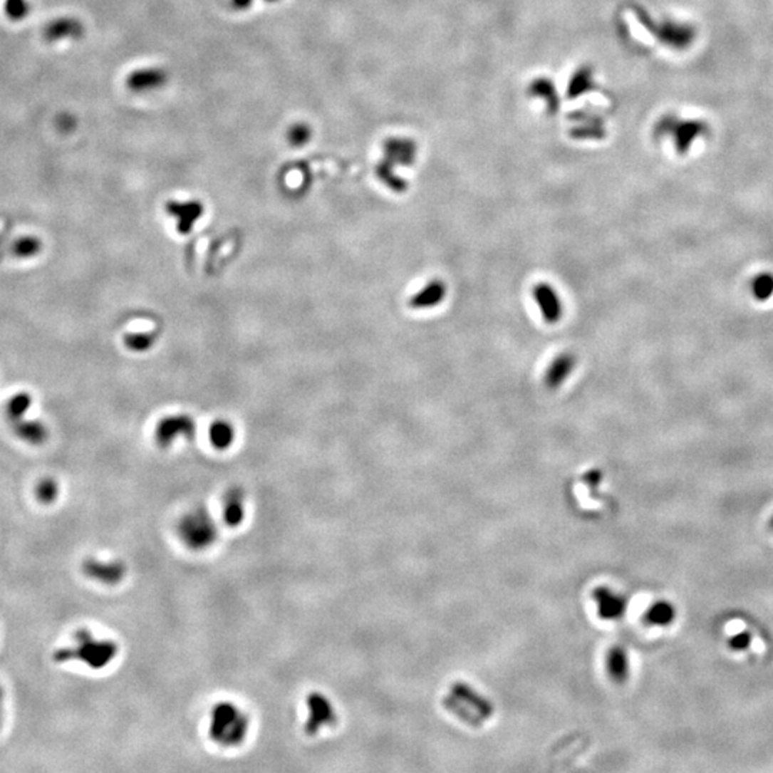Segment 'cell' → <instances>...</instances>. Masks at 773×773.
<instances>
[{
  "mask_svg": "<svg viewBox=\"0 0 773 773\" xmlns=\"http://www.w3.org/2000/svg\"><path fill=\"white\" fill-rule=\"evenodd\" d=\"M265 2H268V4H276V2H279V0H265Z\"/></svg>",
  "mask_w": 773,
  "mask_h": 773,
  "instance_id": "cell-29",
  "label": "cell"
},
{
  "mask_svg": "<svg viewBox=\"0 0 773 773\" xmlns=\"http://www.w3.org/2000/svg\"><path fill=\"white\" fill-rule=\"evenodd\" d=\"M594 600L598 608V614L606 621H617L626 613L628 600L607 587H598L594 591Z\"/></svg>",
  "mask_w": 773,
  "mask_h": 773,
  "instance_id": "cell-12",
  "label": "cell"
},
{
  "mask_svg": "<svg viewBox=\"0 0 773 773\" xmlns=\"http://www.w3.org/2000/svg\"><path fill=\"white\" fill-rule=\"evenodd\" d=\"M35 496L41 504L49 506L53 504L58 500L59 496V484L52 477L42 479L35 489Z\"/></svg>",
  "mask_w": 773,
  "mask_h": 773,
  "instance_id": "cell-22",
  "label": "cell"
},
{
  "mask_svg": "<svg viewBox=\"0 0 773 773\" xmlns=\"http://www.w3.org/2000/svg\"><path fill=\"white\" fill-rule=\"evenodd\" d=\"M82 571L90 580H95L106 586H115L123 580L126 574V566L123 561H119V560L105 561V560H98L95 557H89L83 560Z\"/></svg>",
  "mask_w": 773,
  "mask_h": 773,
  "instance_id": "cell-8",
  "label": "cell"
},
{
  "mask_svg": "<svg viewBox=\"0 0 773 773\" xmlns=\"http://www.w3.org/2000/svg\"><path fill=\"white\" fill-rule=\"evenodd\" d=\"M168 82V73L162 68H140L130 72L126 78V86L136 93L161 89Z\"/></svg>",
  "mask_w": 773,
  "mask_h": 773,
  "instance_id": "cell-11",
  "label": "cell"
},
{
  "mask_svg": "<svg viewBox=\"0 0 773 773\" xmlns=\"http://www.w3.org/2000/svg\"><path fill=\"white\" fill-rule=\"evenodd\" d=\"M2 703H4V689L2 686H0V727H2V719H4V707H2Z\"/></svg>",
  "mask_w": 773,
  "mask_h": 773,
  "instance_id": "cell-27",
  "label": "cell"
},
{
  "mask_svg": "<svg viewBox=\"0 0 773 773\" xmlns=\"http://www.w3.org/2000/svg\"><path fill=\"white\" fill-rule=\"evenodd\" d=\"M445 706L469 723H480L492 713L490 703L466 685H457L445 700Z\"/></svg>",
  "mask_w": 773,
  "mask_h": 773,
  "instance_id": "cell-5",
  "label": "cell"
},
{
  "mask_svg": "<svg viewBox=\"0 0 773 773\" xmlns=\"http://www.w3.org/2000/svg\"><path fill=\"white\" fill-rule=\"evenodd\" d=\"M14 432L29 445H43L49 438V430L41 420L22 418L12 422Z\"/></svg>",
  "mask_w": 773,
  "mask_h": 773,
  "instance_id": "cell-14",
  "label": "cell"
},
{
  "mask_svg": "<svg viewBox=\"0 0 773 773\" xmlns=\"http://www.w3.org/2000/svg\"><path fill=\"white\" fill-rule=\"evenodd\" d=\"M769 527H770V529L773 530V516H772V517H770V520H769Z\"/></svg>",
  "mask_w": 773,
  "mask_h": 773,
  "instance_id": "cell-28",
  "label": "cell"
},
{
  "mask_svg": "<svg viewBox=\"0 0 773 773\" xmlns=\"http://www.w3.org/2000/svg\"><path fill=\"white\" fill-rule=\"evenodd\" d=\"M42 35L48 43L78 41L85 35V26L78 18L59 16L46 24Z\"/></svg>",
  "mask_w": 773,
  "mask_h": 773,
  "instance_id": "cell-9",
  "label": "cell"
},
{
  "mask_svg": "<svg viewBox=\"0 0 773 773\" xmlns=\"http://www.w3.org/2000/svg\"><path fill=\"white\" fill-rule=\"evenodd\" d=\"M658 133L670 138L678 153L685 157L699 138L709 133V125L703 119L668 115L660 120Z\"/></svg>",
  "mask_w": 773,
  "mask_h": 773,
  "instance_id": "cell-4",
  "label": "cell"
},
{
  "mask_svg": "<svg viewBox=\"0 0 773 773\" xmlns=\"http://www.w3.org/2000/svg\"><path fill=\"white\" fill-rule=\"evenodd\" d=\"M167 212L175 218L177 229L181 234H188L194 229L197 221L204 215V205L197 201H170L165 207Z\"/></svg>",
  "mask_w": 773,
  "mask_h": 773,
  "instance_id": "cell-10",
  "label": "cell"
},
{
  "mask_svg": "<svg viewBox=\"0 0 773 773\" xmlns=\"http://www.w3.org/2000/svg\"><path fill=\"white\" fill-rule=\"evenodd\" d=\"M607 670L617 683H623L629 676V658L623 648L614 646L607 656Z\"/></svg>",
  "mask_w": 773,
  "mask_h": 773,
  "instance_id": "cell-16",
  "label": "cell"
},
{
  "mask_svg": "<svg viewBox=\"0 0 773 773\" xmlns=\"http://www.w3.org/2000/svg\"><path fill=\"white\" fill-rule=\"evenodd\" d=\"M208 435H209L211 444L217 450H227L234 442L235 431H234V427L229 422H227V421H215L214 424H211Z\"/></svg>",
  "mask_w": 773,
  "mask_h": 773,
  "instance_id": "cell-18",
  "label": "cell"
},
{
  "mask_svg": "<svg viewBox=\"0 0 773 773\" xmlns=\"http://www.w3.org/2000/svg\"><path fill=\"white\" fill-rule=\"evenodd\" d=\"M32 12V6L28 0H5L4 14L8 21L14 24H21L28 19Z\"/></svg>",
  "mask_w": 773,
  "mask_h": 773,
  "instance_id": "cell-21",
  "label": "cell"
},
{
  "mask_svg": "<svg viewBox=\"0 0 773 773\" xmlns=\"http://www.w3.org/2000/svg\"><path fill=\"white\" fill-rule=\"evenodd\" d=\"M178 537L194 551H202L214 546L218 539V526L209 512L195 507L187 512L178 522Z\"/></svg>",
  "mask_w": 773,
  "mask_h": 773,
  "instance_id": "cell-3",
  "label": "cell"
},
{
  "mask_svg": "<svg viewBox=\"0 0 773 773\" xmlns=\"http://www.w3.org/2000/svg\"><path fill=\"white\" fill-rule=\"evenodd\" d=\"M252 5V0H231V6L235 11H247Z\"/></svg>",
  "mask_w": 773,
  "mask_h": 773,
  "instance_id": "cell-26",
  "label": "cell"
},
{
  "mask_svg": "<svg viewBox=\"0 0 773 773\" xmlns=\"http://www.w3.org/2000/svg\"><path fill=\"white\" fill-rule=\"evenodd\" d=\"M75 646L61 648L53 653L56 663L72 660L82 662L90 669L99 670L106 668L118 655L119 648L113 640L96 639L88 629H81L75 633Z\"/></svg>",
  "mask_w": 773,
  "mask_h": 773,
  "instance_id": "cell-1",
  "label": "cell"
},
{
  "mask_svg": "<svg viewBox=\"0 0 773 773\" xmlns=\"http://www.w3.org/2000/svg\"><path fill=\"white\" fill-rule=\"evenodd\" d=\"M195 435V422L190 415H170L160 421L155 440L158 445L167 448L171 447L178 438H192Z\"/></svg>",
  "mask_w": 773,
  "mask_h": 773,
  "instance_id": "cell-7",
  "label": "cell"
},
{
  "mask_svg": "<svg viewBox=\"0 0 773 773\" xmlns=\"http://www.w3.org/2000/svg\"><path fill=\"white\" fill-rule=\"evenodd\" d=\"M33 395L28 391H19L14 394L6 404V417L12 422H16L22 418H26V414L32 408Z\"/></svg>",
  "mask_w": 773,
  "mask_h": 773,
  "instance_id": "cell-17",
  "label": "cell"
},
{
  "mask_svg": "<svg viewBox=\"0 0 773 773\" xmlns=\"http://www.w3.org/2000/svg\"><path fill=\"white\" fill-rule=\"evenodd\" d=\"M676 618V607L668 600H659L653 603L645 613V622L650 626L666 628L672 625Z\"/></svg>",
  "mask_w": 773,
  "mask_h": 773,
  "instance_id": "cell-15",
  "label": "cell"
},
{
  "mask_svg": "<svg viewBox=\"0 0 773 773\" xmlns=\"http://www.w3.org/2000/svg\"><path fill=\"white\" fill-rule=\"evenodd\" d=\"M12 252L16 258H21V259L35 258L42 252V241L33 235L22 237L14 244Z\"/></svg>",
  "mask_w": 773,
  "mask_h": 773,
  "instance_id": "cell-20",
  "label": "cell"
},
{
  "mask_svg": "<svg viewBox=\"0 0 773 773\" xmlns=\"http://www.w3.org/2000/svg\"><path fill=\"white\" fill-rule=\"evenodd\" d=\"M155 344V338L146 333H135L125 336V346L136 353L147 351Z\"/></svg>",
  "mask_w": 773,
  "mask_h": 773,
  "instance_id": "cell-24",
  "label": "cell"
},
{
  "mask_svg": "<svg viewBox=\"0 0 773 773\" xmlns=\"http://www.w3.org/2000/svg\"><path fill=\"white\" fill-rule=\"evenodd\" d=\"M306 709L308 717L304 730L308 736H316L321 729L333 726L337 720L331 700L320 692H313L306 697Z\"/></svg>",
  "mask_w": 773,
  "mask_h": 773,
  "instance_id": "cell-6",
  "label": "cell"
},
{
  "mask_svg": "<svg viewBox=\"0 0 773 773\" xmlns=\"http://www.w3.org/2000/svg\"><path fill=\"white\" fill-rule=\"evenodd\" d=\"M249 732L248 715L232 702L217 703L209 713L208 733L211 740L224 747L244 743Z\"/></svg>",
  "mask_w": 773,
  "mask_h": 773,
  "instance_id": "cell-2",
  "label": "cell"
},
{
  "mask_svg": "<svg viewBox=\"0 0 773 773\" xmlns=\"http://www.w3.org/2000/svg\"><path fill=\"white\" fill-rule=\"evenodd\" d=\"M245 519V496L241 489H231L222 500V520L228 527H238Z\"/></svg>",
  "mask_w": 773,
  "mask_h": 773,
  "instance_id": "cell-13",
  "label": "cell"
},
{
  "mask_svg": "<svg viewBox=\"0 0 773 773\" xmlns=\"http://www.w3.org/2000/svg\"><path fill=\"white\" fill-rule=\"evenodd\" d=\"M752 639L753 638L749 632H739V633H735L732 638H729L727 646L733 652H745L752 645Z\"/></svg>",
  "mask_w": 773,
  "mask_h": 773,
  "instance_id": "cell-25",
  "label": "cell"
},
{
  "mask_svg": "<svg viewBox=\"0 0 773 773\" xmlns=\"http://www.w3.org/2000/svg\"><path fill=\"white\" fill-rule=\"evenodd\" d=\"M752 296L759 302H766L773 296V272L762 271L750 281Z\"/></svg>",
  "mask_w": 773,
  "mask_h": 773,
  "instance_id": "cell-19",
  "label": "cell"
},
{
  "mask_svg": "<svg viewBox=\"0 0 773 773\" xmlns=\"http://www.w3.org/2000/svg\"><path fill=\"white\" fill-rule=\"evenodd\" d=\"M313 136V130L311 128H309L306 123L304 122H298L295 125H292L288 132H286V138H288V142L292 145V146H302L305 143H308V140L311 139Z\"/></svg>",
  "mask_w": 773,
  "mask_h": 773,
  "instance_id": "cell-23",
  "label": "cell"
}]
</instances>
